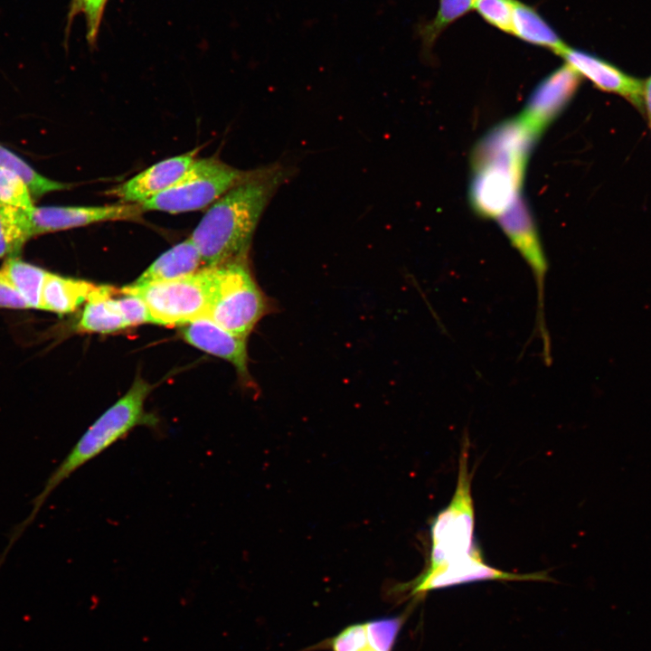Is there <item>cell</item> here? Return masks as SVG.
<instances>
[{"mask_svg": "<svg viewBox=\"0 0 651 651\" xmlns=\"http://www.w3.org/2000/svg\"><path fill=\"white\" fill-rule=\"evenodd\" d=\"M293 174L289 166L279 163L250 170L245 179L210 205L189 237L203 267L249 255L262 213Z\"/></svg>", "mask_w": 651, "mask_h": 651, "instance_id": "cell-1", "label": "cell"}, {"mask_svg": "<svg viewBox=\"0 0 651 651\" xmlns=\"http://www.w3.org/2000/svg\"><path fill=\"white\" fill-rule=\"evenodd\" d=\"M152 388L140 376L136 377L129 390L88 428L33 498L27 516L9 533L6 543L8 549H12L33 523L52 492L71 475L125 438L135 428L156 424L157 420L145 410L146 400Z\"/></svg>", "mask_w": 651, "mask_h": 651, "instance_id": "cell-2", "label": "cell"}, {"mask_svg": "<svg viewBox=\"0 0 651 651\" xmlns=\"http://www.w3.org/2000/svg\"><path fill=\"white\" fill-rule=\"evenodd\" d=\"M274 310L275 304L251 272L249 255L212 267L211 300L206 316L217 325L247 339L258 323Z\"/></svg>", "mask_w": 651, "mask_h": 651, "instance_id": "cell-3", "label": "cell"}, {"mask_svg": "<svg viewBox=\"0 0 651 651\" xmlns=\"http://www.w3.org/2000/svg\"><path fill=\"white\" fill-rule=\"evenodd\" d=\"M212 267L180 278L146 284L132 283L121 293L139 297L146 305L153 324L183 326L206 316L212 293Z\"/></svg>", "mask_w": 651, "mask_h": 651, "instance_id": "cell-4", "label": "cell"}, {"mask_svg": "<svg viewBox=\"0 0 651 651\" xmlns=\"http://www.w3.org/2000/svg\"><path fill=\"white\" fill-rule=\"evenodd\" d=\"M468 465V440L462 443L456 489L448 504L430 527L428 567L468 556L478 549L474 542L475 509Z\"/></svg>", "mask_w": 651, "mask_h": 651, "instance_id": "cell-5", "label": "cell"}, {"mask_svg": "<svg viewBox=\"0 0 651 651\" xmlns=\"http://www.w3.org/2000/svg\"><path fill=\"white\" fill-rule=\"evenodd\" d=\"M250 170H241L216 157L196 158L171 187L141 203L146 211L172 214L202 210L245 179Z\"/></svg>", "mask_w": 651, "mask_h": 651, "instance_id": "cell-6", "label": "cell"}, {"mask_svg": "<svg viewBox=\"0 0 651 651\" xmlns=\"http://www.w3.org/2000/svg\"><path fill=\"white\" fill-rule=\"evenodd\" d=\"M496 220L534 276L537 289V332L542 339L543 354H548L550 339L543 314L544 280L548 265L532 212L520 194Z\"/></svg>", "mask_w": 651, "mask_h": 651, "instance_id": "cell-7", "label": "cell"}, {"mask_svg": "<svg viewBox=\"0 0 651 651\" xmlns=\"http://www.w3.org/2000/svg\"><path fill=\"white\" fill-rule=\"evenodd\" d=\"M482 580L543 581L549 580V577L545 572L520 574L498 570L486 563L477 550L460 559L427 566L418 578L401 588L409 590L410 596L420 598L430 590Z\"/></svg>", "mask_w": 651, "mask_h": 651, "instance_id": "cell-8", "label": "cell"}, {"mask_svg": "<svg viewBox=\"0 0 651 651\" xmlns=\"http://www.w3.org/2000/svg\"><path fill=\"white\" fill-rule=\"evenodd\" d=\"M145 211L140 204L35 206L30 220L31 238L104 222H139Z\"/></svg>", "mask_w": 651, "mask_h": 651, "instance_id": "cell-9", "label": "cell"}, {"mask_svg": "<svg viewBox=\"0 0 651 651\" xmlns=\"http://www.w3.org/2000/svg\"><path fill=\"white\" fill-rule=\"evenodd\" d=\"M469 202L476 213L496 219L520 195L524 172L489 163L471 167Z\"/></svg>", "mask_w": 651, "mask_h": 651, "instance_id": "cell-10", "label": "cell"}, {"mask_svg": "<svg viewBox=\"0 0 651 651\" xmlns=\"http://www.w3.org/2000/svg\"><path fill=\"white\" fill-rule=\"evenodd\" d=\"M581 79L569 64L562 65L536 86L519 117L541 136L569 104Z\"/></svg>", "mask_w": 651, "mask_h": 651, "instance_id": "cell-11", "label": "cell"}, {"mask_svg": "<svg viewBox=\"0 0 651 651\" xmlns=\"http://www.w3.org/2000/svg\"><path fill=\"white\" fill-rule=\"evenodd\" d=\"M180 331L188 344L231 363L240 382L246 388H254L255 382L249 372L247 339L230 333L208 316L181 326Z\"/></svg>", "mask_w": 651, "mask_h": 651, "instance_id": "cell-12", "label": "cell"}, {"mask_svg": "<svg viewBox=\"0 0 651 651\" xmlns=\"http://www.w3.org/2000/svg\"><path fill=\"white\" fill-rule=\"evenodd\" d=\"M198 148L157 162L130 179L108 189L118 203L141 204L171 187L196 160Z\"/></svg>", "mask_w": 651, "mask_h": 651, "instance_id": "cell-13", "label": "cell"}, {"mask_svg": "<svg viewBox=\"0 0 651 651\" xmlns=\"http://www.w3.org/2000/svg\"><path fill=\"white\" fill-rule=\"evenodd\" d=\"M566 63L601 90L618 94L637 107L643 102V83L609 62L567 46L561 54Z\"/></svg>", "mask_w": 651, "mask_h": 651, "instance_id": "cell-14", "label": "cell"}, {"mask_svg": "<svg viewBox=\"0 0 651 651\" xmlns=\"http://www.w3.org/2000/svg\"><path fill=\"white\" fill-rule=\"evenodd\" d=\"M202 265L200 252L188 238L161 254L133 283L146 284L180 278L197 272Z\"/></svg>", "mask_w": 651, "mask_h": 651, "instance_id": "cell-15", "label": "cell"}, {"mask_svg": "<svg viewBox=\"0 0 651 651\" xmlns=\"http://www.w3.org/2000/svg\"><path fill=\"white\" fill-rule=\"evenodd\" d=\"M118 289L110 286H96L89 296L76 324V330L83 333L110 334L127 327L120 316L115 296Z\"/></svg>", "mask_w": 651, "mask_h": 651, "instance_id": "cell-16", "label": "cell"}, {"mask_svg": "<svg viewBox=\"0 0 651 651\" xmlns=\"http://www.w3.org/2000/svg\"><path fill=\"white\" fill-rule=\"evenodd\" d=\"M96 285L47 271L43 282L40 309L65 315L86 302Z\"/></svg>", "mask_w": 651, "mask_h": 651, "instance_id": "cell-17", "label": "cell"}, {"mask_svg": "<svg viewBox=\"0 0 651 651\" xmlns=\"http://www.w3.org/2000/svg\"><path fill=\"white\" fill-rule=\"evenodd\" d=\"M513 34L530 43L549 48L559 55L567 48L534 9L516 0L514 4Z\"/></svg>", "mask_w": 651, "mask_h": 651, "instance_id": "cell-18", "label": "cell"}, {"mask_svg": "<svg viewBox=\"0 0 651 651\" xmlns=\"http://www.w3.org/2000/svg\"><path fill=\"white\" fill-rule=\"evenodd\" d=\"M30 308L40 309L42 289L47 271L16 256L5 259L1 269Z\"/></svg>", "mask_w": 651, "mask_h": 651, "instance_id": "cell-19", "label": "cell"}, {"mask_svg": "<svg viewBox=\"0 0 651 651\" xmlns=\"http://www.w3.org/2000/svg\"><path fill=\"white\" fill-rule=\"evenodd\" d=\"M0 167L21 178L29 188L33 198H40L47 193L63 191L72 184L50 179L35 169L26 161L0 143Z\"/></svg>", "mask_w": 651, "mask_h": 651, "instance_id": "cell-20", "label": "cell"}, {"mask_svg": "<svg viewBox=\"0 0 651 651\" xmlns=\"http://www.w3.org/2000/svg\"><path fill=\"white\" fill-rule=\"evenodd\" d=\"M34 207L33 197L24 182L0 167V211H32Z\"/></svg>", "mask_w": 651, "mask_h": 651, "instance_id": "cell-21", "label": "cell"}, {"mask_svg": "<svg viewBox=\"0 0 651 651\" xmlns=\"http://www.w3.org/2000/svg\"><path fill=\"white\" fill-rule=\"evenodd\" d=\"M476 0H440L433 22L424 29L425 42L430 43L449 24L474 8Z\"/></svg>", "mask_w": 651, "mask_h": 651, "instance_id": "cell-22", "label": "cell"}, {"mask_svg": "<svg viewBox=\"0 0 651 651\" xmlns=\"http://www.w3.org/2000/svg\"><path fill=\"white\" fill-rule=\"evenodd\" d=\"M514 0H476L474 8L490 24L513 33Z\"/></svg>", "mask_w": 651, "mask_h": 651, "instance_id": "cell-23", "label": "cell"}, {"mask_svg": "<svg viewBox=\"0 0 651 651\" xmlns=\"http://www.w3.org/2000/svg\"><path fill=\"white\" fill-rule=\"evenodd\" d=\"M120 294L118 297L115 296V303L127 327L152 323L148 308L139 297L121 292Z\"/></svg>", "mask_w": 651, "mask_h": 651, "instance_id": "cell-24", "label": "cell"}, {"mask_svg": "<svg viewBox=\"0 0 651 651\" xmlns=\"http://www.w3.org/2000/svg\"><path fill=\"white\" fill-rule=\"evenodd\" d=\"M107 2L108 0H85L86 38L90 46L96 44Z\"/></svg>", "mask_w": 651, "mask_h": 651, "instance_id": "cell-25", "label": "cell"}, {"mask_svg": "<svg viewBox=\"0 0 651 651\" xmlns=\"http://www.w3.org/2000/svg\"><path fill=\"white\" fill-rule=\"evenodd\" d=\"M0 308H30L24 297L14 289L0 269Z\"/></svg>", "mask_w": 651, "mask_h": 651, "instance_id": "cell-26", "label": "cell"}, {"mask_svg": "<svg viewBox=\"0 0 651 651\" xmlns=\"http://www.w3.org/2000/svg\"><path fill=\"white\" fill-rule=\"evenodd\" d=\"M18 253L19 251L9 238L0 219V259H6L11 256H16Z\"/></svg>", "mask_w": 651, "mask_h": 651, "instance_id": "cell-27", "label": "cell"}, {"mask_svg": "<svg viewBox=\"0 0 651 651\" xmlns=\"http://www.w3.org/2000/svg\"><path fill=\"white\" fill-rule=\"evenodd\" d=\"M84 7L85 0H71L68 13L67 30H70V26L71 25V22L74 20L75 16L84 12Z\"/></svg>", "mask_w": 651, "mask_h": 651, "instance_id": "cell-28", "label": "cell"}, {"mask_svg": "<svg viewBox=\"0 0 651 651\" xmlns=\"http://www.w3.org/2000/svg\"><path fill=\"white\" fill-rule=\"evenodd\" d=\"M643 101L645 103L648 117L651 121V77L643 83Z\"/></svg>", "mask_w": 651, "mask_h": 651, "instance_id": "cell-29", "label": "cell"}]
</instances>
